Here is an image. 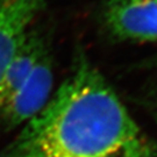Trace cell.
<instances>
[{"instance_id": "cell-4", "label": "cell", "mask_w": 157, "mask_h": 157, "mask_svg": "<svg viewBox=\"0 0 157 157\" xmlns=\"http://www.w3.org/2000/svg\"><path fill=\"white\" fill-rule=\"evenodd\" d=\"M47 0H0V89L30 23Z\"/></svg>"}, {"instance_id": "cell-6", "label": "cell", "mask_w": 157, "mask_h": 157, "mask_svg": "<svg viewBox=\"0 0 157 157\" xmlns=\"http://www.w3.org/2000/svg\"><path fill=\"white\" fill-rule=\"evenodd\" d=\"M132 157H157V154L155 151V149L150 144H148L144 149H142L140 152L135 154L134 156Z\"/></svg>"}, {"instance_id": "cell-7", "label": "cell", "mask_w": 157, "mask_h": 157, "mask_svg": "<svg viewBox=\"0 0 157 157\" xmlns=\"http://www.w3.org/2000/svg\"><path fill=\"white\" fill-rule=\"evenodd\" d=\"M154 118H155L157 122V101L155 102V107H154Z\"/></svg>"}, {"instance_id": "cell-5", "label": "cell", "mask_w": 157, "mask_h": 157, "mask_svg": "<svg viewBox=\"0 0 157 157\" xmlns=\"http://www.w3.org/2000/svg\"><path fill=\"white\" fill-rule=\"evenodd\" d=\"M47 51L44 41L41 35L34 30H28L22 44L17 49L15 56L7 69L1 89H0V112L11 100V98L21 87Z\"/></svg>"}, {"instance_id": "cell-8", "label": "cell", "mask_w": 157, "mask_h": 157, "mask_svg": "<svg viewBox=\"0 0 157 157\" xmlns=\"http://www.w3.org/2000/svg\"><path fill=\"white\" fill-rule=\"evenodd\" d=\"M156 63H157V58H156Z\"/></svg>"}, {"instance_id": "cell-3", "label": "cell", "mask_w": 157, "mask_h": 157, "mask_svg": "<svg viewBox=\"0 0 157 157\" xmlns=\"http://www.w3.org/2000/svg\"><path fill=\"white\" fill-rule=\"evenodd\" d=\"M104 21L117 39L156 42L157 0H111Z\"/></svg>"}, {"instance_id": "cell-2", "label": "cell", "mask_w": 157, "mask_h": 157, "mask_svg": "<svg viewBox=\"0 0 157 157\" xmlns=\"http://www.w3.org/2000/svg\"><path fill=\"white\" fill-rule=\"evenodd\" d=\"M54 85V70L48 50L41 56L32 73L2 111L0 120L7 129L27 124L48 104Z\"/></svg>"}, {"instance_id": "cell-1", "label": "cell", "mask_w": 157, "mask_h": 157, "mask_svg": "<svg viewBox=\"0 0 157 157\" xmlns=\"http://www.w3.org/2000/svg\"><path fill=\"white\" fill-rule=\"evenodd\" d=\"M148 144L106 78L83 55L2 157H132Z\"/></svg>"}]
</instances>
